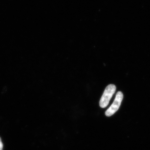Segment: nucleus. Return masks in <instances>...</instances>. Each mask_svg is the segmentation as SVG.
I'll return each instance as SVG.
<instances>
[{
  "label": "nucleus",
  "mask_w": 150,
  "mask_h": 150,
  "mask_svg": "<svg viewBox=\"0 0 150 150\" xmlns=\"http://www.w3.org/2000/svg\"><path fill=\"white\" fill-rule=\"evenodd\" d=\"M115 91L116 86L114 85L110 84L106 87L100 100L99 105L100 107L105 108L107 107Z\"/></svg>",
  "instance_id": "f257e3e1"
},
{
  "label": "nucleus",
  "mask_w": 150,
  "mask_h": 150,
  "mask_svg": "<svg viewBox=\"0 0 150 150\" xmlns=\"http://www.w3.org/2000/svg\"><path fill=\"white\" fill-rule=\"evenodd\" d=\"M123 93L121 91L118 92L112 104L105 111V114L106 116L108 117L111 116L118 110L123 100Z\"/></svg>",
  "instance_id": "f03ea898"
},
{
  "label": "nucleus",
  "mask_w": 150,
  "mask_h": 150,
  "mask_svg": "<svg viewBox=\"0 0 150 150\" xmlns=\"http://www.w3.org/2000/svg\"><path fill=\"white\" fill-rule=\"evenodd\" d=\"M3 144L2 142L1 138H0V150H2L3 149Z\"/></svg>",
  "instance_id": "7ed1b4c3"
}]
</instances>
